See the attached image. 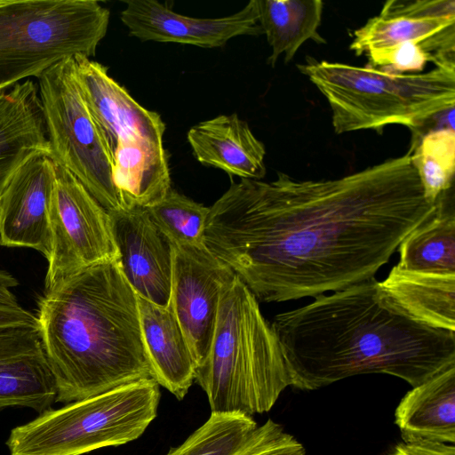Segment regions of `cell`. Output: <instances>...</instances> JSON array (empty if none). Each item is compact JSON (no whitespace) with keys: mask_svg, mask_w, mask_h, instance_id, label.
<instances>
[{"mask_svg":"<svg viewBox=\"0 0 455 455\" xmlns=\"http://www.w3.org/2000/svg\"><path fill=\"white\" fill-rule=\"evenodd\" d=\"M435 206L409 152L333 180L241 179L210 207L203 242L257 300L283 302L374 277Z\"/></svg>","mask_w":455,"mask_h":455,"instance_id":"1","label":"cell"},{"mask_svg":"<svg viewBox=\"0 0 455 455\" xmlns=\"http://www.w3.org/2000/svg\"><path fill=\"white\" fill-rule=\"evenodd\" d=\"M291 387L313 391L360 374L411 387L455 365V331L423 325L386 297L374 277L315 297L270 323Z\"/></svg>","mask_w":455,"mask_h":455,"instance_id":"2","label":"cell"},{"mask_svg":"<svg viewBox=\"0 0 455 455\" xmlns=\"http://www.w3.org/2000/svg\"><path fill=\"white\" fill-rule=\"evenodd\" d=\"M36 316L55 383V403H68L154 379L138 296L118 259L92 265L44 291Z\"/></svg>","mask_w":455,"mask_h":455,"instance_id":"3","label":"cell"},{"mask_svg":"<svg viewBox=\"0 0 455 455\" xmlns=\"http://www.w3.org/2000/svg\"><path fill=\"white\" fill-rule=\"evenodd\" d=\"M194 382L206 394L211 412L250 416L269 411L291 387L272 327L235 275L221 290L212 341Z\"/></svg>","mask_w":455,"mask_h":455,"instance_id":"4","label":"cell"},{"mask_svg":"<svg viewBox=\"0 0 455 455\" xmlns=\"http://www.w3.org/2000/svg\"><path fill=\"white\" fill-rule=\"evenodd\" d=\"M298 69L327 100L336 134L389 124L416 129L455 104V62L395 74L307 58Z\"/></svg>","mask_w":455,"mask_h":455,"instance_id":"5","label":"cell"},{"mask_svg":"<svg viewBox=\"0 0 455 455\" xmlns=\"http://www.w3.org/2000/svg\"><path fill=\"white\" fill-rule=\"evenodd\" d=\"M159 387L155 379H144L48 408L11 430L10 455H83L132 442L157 415Z\"/></svg>","mask_w":455,"mask_h":455,"instance_id":"6","label":"cell"},{"mask_svg":"<svg viewBox=\"0 0 455 455\" xmlns=\"http://www.w3.org/2000/svg\"><path fill=\"white\" fill-rule=\"evenodd\" d=\"M109 18L94 0H6L0 5V93L65 59L94 56Z\"/></svg>","mask_w":455,"mask_h":455,"instance_id":"7","label":"cell"},{"mask_svg":"<svg viewBox=\"0 0 455 455\" xmlns=\"http://www.w3.org/2000/svg\"><path fill=\"white\" fill-rule=\"evenodd\" d=\"M52 159L68 170L108 212L124 209L113 181V161L79 86L74 58L38 78Z\"/></svg>","mask_w":455,"mask_h":455,"instance_id":"8","label":"cell"},{"mask_svg":"<svg viewBox=\"0 0 455 455\" xmlns=\"http://www.w3.org/2000/svg\"><path fill=\"white\" fill-rule=\"evenodd\" d=\"M49 222L52 242L44 291L92 265L119 258L108 211L57 164Z\"/></svg>","mask_w":455,"mask_h":455,"instance_id":"9","label":"cell"},{"mask_svg":"<svg viewBox=\"0 0 455 455\" xmlns=\"http://www.w3.org/2000/svg\"><path fill=\"white\" fill-rule=\"evenodd\" d=\"M234 275L204 243L172 244L169 306L196 367L206 356L212 341L221 290Z\"/></svg>","mask_w":455,"mask_h":455,"instance_id":"10","label":"cell"},{"mask_svg":"<svg viewBox=\"0 0 455 455\" xmlns=\"http://www.w3.org/2000/svg\"><path fill=\"white\" fill-rule=\"evenodd\" d=\"M454 23V0H390L378 16L354 32L350 49L360 56L415 43L431 54L435 52V64L452 60Z\"/></svg>","mask_w":455,"mask_h":455,"instance_id":"11","label":"cell"},{"mask_svg":"<svg viewBox=\"0 0 455 455\" xmlns=\"http://www.w3.org/2000/svg\"><path fill=\"white\" fill-rule=\"evenodd\" d=\"M74 61L82 93L111 157L120 149L163 143L165 124L159 114L140 105L104 65L84 55Z\"/></svg>","mask_w":455,"mask_h":455,"instance_id":"12","label":"cell"},{"mask_svg":"<svg viewBox=\"0 0 455 455\" xmlns=\"http://www.w3.org/2000/svg\"><path fill=\"white\" fill-rule=\"evenodd\" d=\"M122 273L138 297L157 306L170 304L172 244L148 209L108 212Z\"/></svg>","mask_w":455,"mask_h":455,"instance_id":"13","label":"cell"},{"mask_svg":"<svg viewBox=\"0 0 455 455\" xmlns=\"http://www.w3.org/2000/svg\"><path fill=\"white\" fill-rule=\"evenodd\" d=\"M120 13L129 34L140 41L176 43L203 48L220 47L239 36H260L256 0L225 17L185 16L156 0L125 1Z\"/></svg>","mask_w":455,"mask_h":455,"instance_id":"14","label":"cell"},{"mask_svg":"<svg viewBox=\"0 0 455 455\" xmlns=\"http://www.w3.org/2000/svg\"><path fill=\"white\" fill-rule=\"evenodd\" d=\"M56 164L37 155L15 174L0 201V245L51 251L49 208Z\"/></svg>","mask_w":455,"mask_h":455,"instance_id":"15","label":"cell"},{"mask_svg":"<svg viewBox=\"0 0 455 455\" xmlns=\"http://www.w3.org/2000/svg\"><path fill=\"white\" fill-rule=\"evenodd\" d=\"M55 399L38 328L0 331V409L27 407L39 414Z\"/></svg>","mask_w":455,"mask_h":455,"instance_id":"16","label":"cell"},{"mask_svg":"<svg viewBox=\"0 0 455 455\" xmlns=\"http://www.w3.org/2000/svg\"><path fill=\"white\" fill-rule=\"evenodd\" d=\"M52 157L39 87L27 79L0 93V201L17 172L33 156Z\"/></svg>","mask_w":455,"mask_h":455,"instance_id":"17","label":"cell"},{"mask_svg":"<svg viewBox=\"0 0 455 455\" xmlns=\"http://www.w3.org/2000/svg\"><path fill=\"white\" fill-rule=\"evenodd\" d=\"M188 141L204 165L241 179L260 180L266 175L265 146L236 114L196 124L188 132Z\"/></svg>","mask_w":455,"mask_h":455,"instance_id":"18","label":"cell"},{"mask_svg":"<svg viewBox=\"0 0 455 455\" xmlns=\"http://www.w3.org/2000/svg\"><path fill=\"white\" fill-rule=\"evenodd\" d=\"M140 330L154 379L178 400L188 394L196 363L170 306L163 307L138 297Z\"/></svg>","mask_w":455,"mask_h":455,"instance_id":"19","label":"cell"},{"mask_svg":"<svg viewBox=\"0 0 455 455\" xmlns=\"http://www.w3.org/2000/svg\"><path fill=\"white\" fill-rule=\"evenodd\" d=\"M403 442L455 443V365L412 387L395 411Z\"/></svg>","mask_w":455,"mask_h":455,"instance_id":"20","label":"cell"},{"mask_svg":"<svg viewBox=\"0 0 455 455\" xmlns=\"http://www.w3.org/2000/svg\"><path fill=\"white\" fill-rule=\"evenodd\" d=\"M379 285L390 302L411 319L455 331V275L411 272L395 266Z\"/></svg>","mask_w":455,"mask_h":455,"instance_id":"21","label":"cell"},{"mask_svg":"<svg viewBox=\"0 0 455 455\" xmlns=\"http://www.w3.org/2000/svg\"><path fill=\"white\" fill-rule=\"evenodd\" d=\"M401 269L455 275V208L452 188L435 201L431 215L399 244Z\"/></svg>","mask_w":455,"mask_h":455,"instance_id":"22","label":"cell"},{"mask_svg":"<svg viewBox=\"0 0 455 455\" xmlns=\"http://www.w3.org/2000/svg\"><path fill=\"white\" fill-rule=\"evenodd\" d=\"M259 23L272 52L268 64L275 67L280 55L291 61L307 41L325 44L318 33L323 3L321 0H256Z\"/></svg>","mask_w":455,"mask_h":455,"instance_id":"23","label":"cell"},{"mask_svg":"<svg viewBox=\"0 0 455 455\" xmlns=\"http://www.w3.org/2000/svg\"><path fill=\"white\" fill-rule=\"evenodd\" d=\"M410 153L424 196L429 203L435 204L440 195L452 188L455 171L454 129L443 127L427 132Z\"/></svg>","mask_w":455,"mask_h":455,"instance_id":"24","label":"cell"},{"mask_svg":"<svg viewBox=\"0 0 455 455\" xmlns=\"http://www.w3.org/2000/svg\"><path fill=\"white\" fill-rule=\"evenodd\" d=\"M256 427L247 414L211 412L201 427L166 455H233Z\"/></svg>","mask_w":455,"mask_h":455,"instance_id":"25","label":"cell"},{"mask_svg":"<svg viewBox=\"0 0 455 455\" xmlns=\"http://www.w3.org/2000/svg\"><path fill=\"white\" fill-rule=\"evenodd\" d=\"M157 228L172 244H202L210 207L172 188L158 204L147 208Z\"/></svg>","mask_w":455,"mask_h":455,"instance_id":"26","label":"cell"},{"mask_svg":"<svg viewBox=\"0 0 455 455\" xmlns=\"http://www.w3.org/2000/svg\"><path fill=\"white\" fill-rule=\"evenodd\" d=\"M233 455H306V449L282 425L269 419L257 426Z\"/></svg>","mask_w":455,"mask_h":455,"instance_id":"27","label":"cell"},{"mask_svg":"<svg viewBox=\"0 0 455 455\" xmlns=\"http://www.w3.org/2000/svg\"><path fill=\"white\" fill-rule=\"evenodd\" d=\"M365 55L369 60L370 67L395 74L421 73L427 62L435 61V57L431 53L415 43H405L372 51Z\"/></svg>","mask_w":455,"mask_h":455,"instance_id":"28","label":"cell"},{"mask_svg":"<svg viewBox=\"0 0 455 455\" xmlns=\"http://www.w3.org/2000/svg\"><path fill=\"white\" fill-rule=\"evenodd\" d=\"M38 328L36 316L18 305H0V331Z\"/></svg>","mask_w":455,"mask_h":455,"instance_id":"29","label":"cell"},{"mask_svg":"<svg viewBox=\"0 0 455 455\" xmlns=\"http://www.w3.org/2000/svg\"><path fill=\"white\" fill-rule=\"evenodd\" d=\"M388 455H455V445L432 442H403Z\"/></svg>","mask_w":455,"mask_h":455,"instance_id":"30","label":"cell"},{"mask_svg":"<svg viewBox=\"0 0 455 455\" xmlns=\"http://www.w3.org/2000/svg\"><path fill=\"white\" fill-rule=\"evenodd\" d=\"M19 284L18 280L10 273L0 270V305H18L12 288Z\"/></svg>","mask_w":455,"mask_h":455,"instance_id":"31","label":"cell"},{"mask_svg":"<svg viewBox=\"0 0 455 455\" xmlns=\"http://www.w3.org/2000/svg\"><path fill=\"white\" fill-rule=\"evenodd\" d=\"M6 2V0H0V5L4 4Z\"/></svg>","mask_w":455,"mask_h":455,"instance_id":"32","label":"cell"}]
</instances>
